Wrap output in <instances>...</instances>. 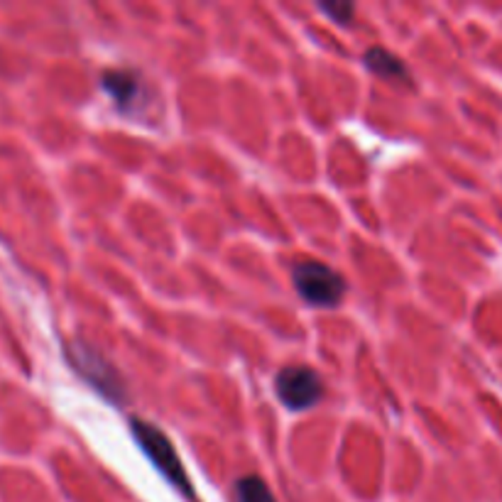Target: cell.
I'll list each match as a JSON object with an SVG mask.
<instances>
[{"label":"cell","instance_id":"1","mask_svg":"<svg viewBox=\"0 0 502 502\" xmlns=\"http://www.w3.org/2000/svg\"><path fill=\"white\" fill-rule=\"evenodd\" d=\"M130 429H133V436L140 443V449L147 453V459L157 466V471L162 473L164 478L172 482L175 488H179V492L192 495L194 485H192L189 475H186L182 459L176 456L175 443L164 436V431L143 420L130 421Z\"/></svg>","mask_w":502,"mask_h":502},{"label":"cell","instance_id":"2","mask_svg":"<svg viewBox=\"0 0 502 502\" xmlns=\"http://www.w3.org/2000/svg\"><path fill=\"white\" fill-rule=\"evenodd\" d=\"M294 287L314 307H336L346 297V279L318 260H299L292 267Z\"/></svg>","mask_w":502,"mask_h":502},{"label":"cell","instance_id":"3","mask_svg":"<svg viewBox=\"0 0 502 502\" xmlns=\"http://www.w3.org/2000/svg\"><path fill=\"white\" fill-rule=\"evenodd\" d=\"M69 360H72L74 368L79 370V375L91 388L98 389L106 400L115 402V404H123L128 400V388H125V380L121 378V373L115 370L111 360L103 358L93 346H86L82 341H76L72 353H69Z\"/></svg>","mask_w":502,"mask_h":502},{"label":"cell","instance_id":"4","mask_svg":"<svg viewBox=\"0 0 502 502\" xmlns=\"http://www.w3.org/2000/svg\"><path fill=\"white\" fill-rule=\"evenodd\" d=\"M275 389L279 402L292 412L311 410L324 397V382L317 375V370L307 365H289L279 370Z\"/></svg>","mask_w":502,"mask_h":502},{"label":"cell","instance_id":"5","mask_svg":"<svg viewBox=\"0 0 502 502\" xmlns=\"http://www.w3.org/2000/svg\"><path fill=\"white\" fill-rule=\"evenodd\" d=\"M103 89L108 91V96L114 98L115 106L123 114L137 111V106L143 101V83L133 72H121V69L106 72L103 74Z\"/></svg>","mask_w":502,"mask_h":502},{"label":"cell","instance_id":"6","mask_svg":"<svg viewBox=\"0 0 502 502\" xmlns=\"http://www.w3.org/2000/svg\"><path fill=\"white\" fill-rule=\"evenodd\" d=\"M365 67L370 72L378 74L382 79H392V82H410V72L407 67L392 54L385 47H373V50L365 51Z\"/></svg>","mask_w":502,"mask_h":502},{"label":"cell","instance_id":"7","mask_svg":"<svg viewBox=\"0 0 502 502\" xmlns=\"http://www.w3.org/2000/svg\"><path fill=\"white\" fill-rule=\"evenodd\" d=\"M238 502H277L267 482L257 475H246L236 482Z\"/></svg>","mask_w":502,"mask_h":502},{"label":"cell","instance_id":"8","mask_svg":"<svg viewBox=\"0 0 502 502\" xmlns=\"http://www.w3.org/2000/svg\"><path fill=\"white\" fill-rule=\"evenodd\" d=\"M321 11L326 12L331 20L341 22V25H349L353 20V5L350 3H326V5H318Z\"/></svg>","mask_w":502,"mask_h":502}]
</instances>
